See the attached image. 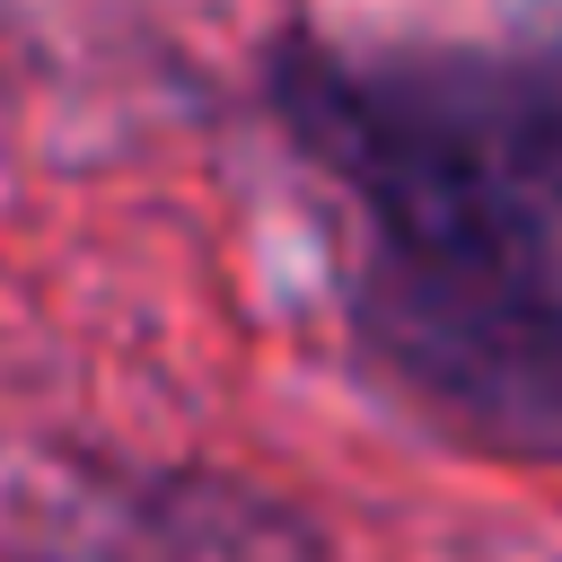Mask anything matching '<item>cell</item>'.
Returning <instances> with one entry per match:
<instances>
[{
    "instance_id": "7a4b0ae2",
    "label": "cell",
    "mask_w": 562,
    "mask_h": 562,
    "mask_svg": "<svg viewBox=\"0 0 562 562\" xmlns=\"http://www.w3.org/2000/svg\"><path fill=\"white\" fill-rule=\"evenodd\" d=\"M351 334L465 448L562 465V263L544 246H395L369 237Z\"/></svg>"
},
{
    "instance_id": "6da1fadb",
    "label": "cell",
    "mask_w": 562,
    "mask_h": 562,
    "mask_svg": "<svg viewBox=\"0 0 562 562\" xmlns=\"http://www.w3.org/2000/svg\"><path fill=\"white\" fill-rule=\"evenodd\" d=\"M272 114L395 246H544L562 220V35L272 44Z\"/></svg>"
}]
</instances>
